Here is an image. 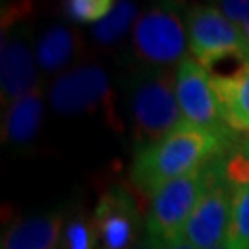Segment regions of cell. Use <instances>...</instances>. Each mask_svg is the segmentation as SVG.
<instances>
[{
	"label": "cell",
	"instance_id": "7c38bea8",
	"mask_svg": "<svg viewBox=\"0 0 249 249\" xmlns=\"http://www.w3.org/2000/svg\"><path fill=\"white\" fill-rule=\"evenodd\" d=\"M213 85L229 127L249 131V59L231 74L213 76Z\"/></svg>",
	"mask_w": 249,
	"mask_h": 249
},
{
	"label": "cell",
	"instance_id": "cb8c5ba5",
	"mask_svg": "<svg viewBox=\"0 0 249 249\" xmlns=\"http://www.w3.org/2000/svg\"><path fill=\"white\" fill-rule=\"evenodd\" d=\"M248 59H249V57H248Z\"/></svg>",
	"mask_w": 249,
	"mask_h": 249
},
{
	"label": "cell",
	"instance_id": "9a60e30c",
	"mask_svg": "<svg viewBox=\"0 0 249 249\" xmlns=\"http://www.w3.org/2000/svg\"><path fill=\"white\" fill-rule=\"evenodd\" d=\"M225 246L229 249H249V183L234 190Z\"/></svg>",
	"mask_w": 249,
	"mask_h": 249
},
{
	"label": "cell",
	"instance_id": "30bf717a",
	"mask_svg": "<svg viewBox=\"0 0 249 249\" xmlns=\"http://www.w3.org/2000/svg\"><path fill=\"white\" fill-rule=\"evenodd\" d=\"M37 71L30 46L20 36L2 39L0 53V87L4 100H13L36 90Z\"/></svg>",
	"mask_w": 249,
	"mask_h": 249
},
{
	"label": "cell",
	"instance_id": "8992f818",
	"mask_svg": "<svg viewBox=\"0 0 249 249\" xmlns=\"http://www.w3.org/2000/svg\"><path fill=\"white\" fill-rule=\"evenodd\" d=\"M176 94L181 113L188 122L229 139L231 127L213 85V74L196 59L187 57L176 72Z\"/></svg>",
	"mask_w": 249,
	"mask_h": 249
},
{
	"label": "cell",
	"instance_id": "603a6c76",
	"mask_svg": "<svg viewBox=\"0 0 249 249\" xmlns=\"http://www.w3.org/2000/svg\"><path fill=\"white\" fill-rule=\"evenodd\" d=\"M213 249H229V248H227L225 244H222V246H218V248H213Z\"/></svg>",
	"mask_w": 249,
	"mask_h": 249
},
{
	"label": "cell",
	"instance_id": "2e32d148",
	"mask_svg": "<svg viewBox=\"0 0 249 249\" xmlns=\"http://www.w3.org/2000/svg\"><path fill=\"white\" fill-rule=\"evenodd\" d=\"M135 15H137L135 4H131V2H115L113 11L102 22H98L94 26V37L104 45L115 43L129 28Z\"/></svg>",
	"mask_w": 249,
	"mask_h": 249
},
{
	"label": "cell",
	"instance_id": "ffe728a7",
	"mask_svg": "<svg viewBox=\"0 0 249 249\" xmlns=\"http://www.w3.org/2000/svg\"><path fill=\"white\" fill-rule=\"evenodd\" d=\"M166 249H196V248L183 236V238H178L176 242H172L170 246H166Z\"/></svg>",
	"mask_w": 249,
	"mask_h": 249
},
{
	"label": "cell",
	"instance_id": "e0dca14e",
	"mask_svg": "<svg viewBox=\"0 0 249 249\" xmlns=\"http://www.w3.org/2000/svg\"><path fill=\"white\" fill-rule=\"evenodd\" d=\"M59 249H96L94 222L85 216H76L65 225Z\"/></svg>",
	"mask_w": 249,
	"mask_h": 249
},
{
	"label": "cell",
	"instance_id": "44dd1931",
	"mask_svg": "<svg viewBox=\"0 0 249 249\" xmlns=\"http://www.w3.org/2000/svg\"><path fill=\"white\" fill-rule=\"evenodd\" d=\"M242 151H244V153H246V155L249 157V137L246 139V141H244V142H242Z\"/></svg>",
	"mask_w": 249,
	"mask_h": 249
},
{
	"label": "cell",
	"instance_id": "ba28073f",
	"mask_svg": "<svg viewBox=\"0 0 249 249\" xmlns=\"http://www.w3.org/2000/svg\"><path fill=\"white\" fill-rule=\"evenodd\" d=\"M92 222L96 249H135L146 234L139 205L122 185H113L100 196Z\"/></svg>",
	"mask_w": 249,
	"mask_h": 249
},
{
	"label": "cell",
	"instance_id": "ac0fdd59",
	"mask_svg": "<svg viewBox=\"0 0 249 249\" xmlns=\"http://www.w3.org/2000/svg\"><path fill=\"white\" fill-rule=\"evenodd\" d=\"M115 2L111 0H71L65 4V15L74 22H102L113 11Z\"/></svg>",
	"mask_w": 249,
	"mask_h": 249
},
{
	"label": "cell",
	"instance_id": "5bb4252c",
	"mask_svg": "<svg viewBox=\"0 0 249 249\" xmlns=\"http://www.w3.org/2000/svg\"><path fill=\"white\" fill-rule=\"evenodd\" d=\"M78 50V39L69 28L52 26L39 37L36 45V57L45 71H57L74 57Z\"/></svg>",
	"mask_w": 249,
	"mask_h": 249
},
{
	"label": "cell",
	"instance_id": "3957f363",
	"mask_svg": "<svg viewBox=\"0 0 249 249\" xmlns=\"http://www.w3.org/2000/svg\"><path fill=\"white\" fill-rule=\"evenodd\" d=\"M234 190L227 178L225 153L222 151L205 164L203 192L185 229V238L196 249H213L225 244Z\"/></svg>",
	"mask_w": 249,
	"mask_h": 249
},
{
	"label": "cell",
	"instance_id": "5b68a950",
	"mask_svg": "<svg viewBox=\"0 0 249 249\" xmlns=\"http://www.w3.org/2000/svg\"><path fill=\"white\" fill-rule=\"evenodd\" d=\"M188 48L201 67L207 71L225 61L249 57V43L244 30L218 8H196L187 22Z\"/></svg>",
	"mask_w": 249,
	"mask_h": 249
},
{
	"label": "cell",
	"instance_id": "277c9868",
	"mask_svg": "<svg viewBox=\"0 0 249 249\" xmlns=\"http://www.w3.org/2000/svg\"><path fill=\"white\" fill-rule=\"evenodd\" d=\"M205 166L162 185L151 194L146 234L164 246L185 236V229L203 192Z\"/></svg>",
	"mask_w": 249,
	"mask_h": 249
},
{
	"label": "cell",
	"instance_id": "52a82bcc",
	"mask_svg": "<svg viewBox=\"0 0 249 249\" xmlns=\"http://www.w3.org/2000/svg\"><path fill=\"white\" fill-rule=\"evenodd\" d=\"M187 30L174 8H153L137 20L133 30V46L141 59L150 67L164 69L181 63L187 48Z\"/></svg>",
	"mask_w": 249,
	"mask_h": 249
},
{
	"label": "cell",
	"instance_id": "7402d4cb",
	"mask_svg": "<svg viewBox=\"0 0 249 249\" xmlns=\"http://www.w3.org/2000/svg\"><path fill=\"white\" fill-rule=\"evenodd\" d=\"M242 30H244V34H246V39H248V43H249V22H246Z\"/></svg>",
	"mask_w": 249,
	"mask_h": 249
},
{
	"label": "cell",
	"instance_id": "4fadbf2b",
	"mask_svg": "<svg viewBox=\"0 0 249 249\" xmlns=\"http://www.w3.org/2000/svg\"><path fill=\"white\" fill-rule=\"evenodd\" d=\"M43 122V102L39 92H28L9 102L4 122V135L11 144H28L34 141Z\"/></svg>",
	"mask_w": 249,
	"mask_h": 249
},
{
	"label": "cell",
	"instance_id": "9c48e42d",
	"mask_svg": "<svg viewBox=\"0 0 249 249\" xmlns=\"http://www.w3.org/2000/svg\"><path fill=\"white\" fill-rule=\"evenodd\" d=\"M111 96L106 71L94 65L63 74L50 89V104L61 115L90 113L96 109H107V113H111Z\"/></svg>",
	"mask_w": 249,
	"mask_h": 249
},
{
	"label": "cell",
	"instance_id": "d6986e66",
	"mask_svg": "<svg viewBox=\"0 0 249 249\" xmlns=\"http://www.w3.org/2000/svg\"><path fill=\"white\" fill-rule=\"evenodd\" d=\"M135 249H166V246L160 244L159 240H155V238L150 236V234H144V238L139 242V246H137Z\"/></svg>",
	"mask_w": 249,
	"mask_h": 249
},
{
	"label": "cell",
	"instance_id": "6da1fadb",
	"mask_svg": "<svg viewBox=\"0 0 249 249\" xmlns=\"http://www.w3.org/2000/svg\"><path fill=\"white\" fill-rule=\"evenodd\" d=\"M227 137L194 125L187 118L157 142L137 150L131 168L135 187L153 194L162 185L203 168L225 150Z\"/></svg>",
	"mask_w": 249,
	"mask_h": 249
},
{
	"label": "cell",
	"instance_id": "8fae6325",
	"mask_svg": "<svg viewBox=\"0 0 249 249\" xmlns=\"http://www.w3.org/2000/svg\"><path fill=\"white\" fill-rule=\"evenodd\" d=\"M63 229L65 218L59 213L30 216L6 232L2 249H59Z\"/></svg>",
	"mask_w": 249,
	"mask_h": 249
},
{
	"label": "cell",
	"instance_id": "7a4b0ae2",
	"mask_svg": "<svg viewBox=\"0 0 249 249\" xmlns=\"http://www.w3.org/2000/svg\"><path fill=\"white\" fill-rule=\"evenodd\" d=\"M127 106L141 148L157 142L185 120L168 69L144 67L135 72L127 81Z\"/></svg>",
	"mask_w": 249,
	"mask_h": 249
}]
</instances>
